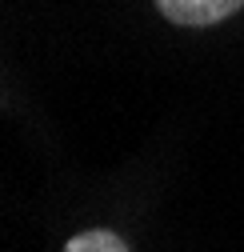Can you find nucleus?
Instances as JSON below:
<instances>
[{
  "instance_id": "nucleus-2",
  "label": "nucleus",
  "mask_w": 244,
  "mask_h": 252,
  "mask_svg": "<svg viewBox=\"0 0 244 252\" xmlns=\"http://www.w3.org/2000/svg\"><path fill=\"white\" fill-rule=\"evenodd\" d=\"M64 252H128V244L108 228H88V232H76L64 244Z\"/></svg>"
},
{
  "instance_id": "nucleus-1",
  "label": "nucleus",
  "mask_w": 244,
  "mask_h": 252,
  "mask_svg": "<svg viewBox=\"0 0 244 252\" xmlns=\"http://www.w3.org/2000/svg\"><path fill=\"white\" fill-rule=\"evenodd\" d=\"M164 20L180 28H212L244 8V0H152Z\"/></svg>"
}]
</instances>
